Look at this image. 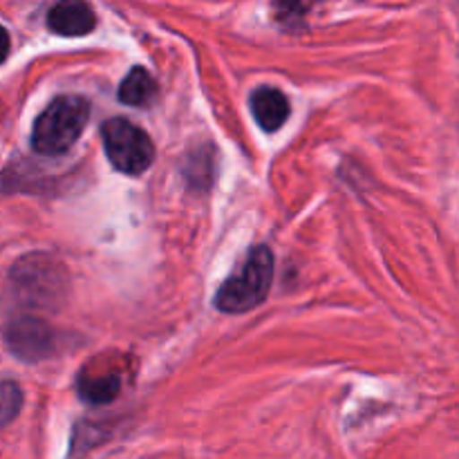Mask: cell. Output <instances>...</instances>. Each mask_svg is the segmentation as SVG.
Listing matches in <instances>:
<instances>
[{
    "instance_id": "cell-8",
    "label": "cell",
    "mask_w": 459,
    "mask_h": 459,
    "mask_svg": "<svg viewBox=\"0 0 459 459\" xmlns=\"http://www.w3.org/2000/svg\"><path fill=\"white\" fill-rule=\"evenodd\" d=\"M81 399L88 403H108L119 394L121 377L119 372L108 368H83L76 381Z\"/></svg>"
},
{
    "instance_id": "cell-1",
    "label": "cell",
    "mask_w": 459,
    "mask_h": 459,
    "mask_svg": "<svg viewBox=\"0 0 459 459\" xmlns=\"http://www.w3.org/2000/svg\"><path fill=\"white\" fill-rule=\"evenodd\" d=\"M90 117V103L76 94L54 99L34 121L31 146L40 155H61L81 137Z\"/></svg>"
},
{
    "instance_id": "cell-9",
    "label": "cell",
    "mask_w": 459,
    "mask_h": 459,
    "mask_svg": "<svg viewBox=\"0 0 459 459\" xmlns=\"http://www.w3.org/2000/svg\"><path fill=\"white\" fill-rule=\"evenodd\" d=\"M157 83L143 67H133L119 85V101L126 106H148L155 99Z\"/></svg>"
},
{
    "instance_id": "cell-2",
    "label": "cell",
    "mask_w": 459,
    "mask_h": 459,
    "mask_svg": "<svg viewBox=\"0 0 459 459\" xmlns=\"http://www.w3.org/2000/svg\"><path fill=\"white\" fill-rule=\"evenodd\" d=\"M272 278L273 254L267 247H255L249 251L240 272L222 282L215 296V307L227 314H242L258 307L272 290Z\"/></svg>"
},
{
    "instance_id": "cell-4",
    "label": "cell",
    "mask_w": 459,
    "mask_h": 459,
    "mask_svg": "<svg viewBox=\"0 0 459 459\" xmlns=\"http://www.w3.org/2000/svg\"><path fill=\"white\" fill-rule=\"evenodd\" d=\"M58 273L54 272V263L45 255H31L25 258L21 264L13 267V285L16 294L27 296L30 300H54L56 291L61 290L58 285Z\"/></svg>"
},
{
    "instance_id": "cell-10",
    "label": "cell",
    "mask_w": 459,
    "mask_h": 459,
    "mask_svg": "<svg viewBox=\"0 0 459 459\" xmlns=\"http://www.w3.org/2000/svg\"><path fill=\"white\" fill-rule=\"evenodd\" d=\"M22 403V394L21 388H18L13 381H4L3 384V421L9 424V421L16 417V412L21 411Z\"/></svg>"
},
{
    "instance_id": "cell-5",
    "label": "cell",
    "mask_w": 459,
    "mask_h": 459,
    "mask_svg": "<svg viewBox=\"0 0 459 459\" xmlns=\"http://www.w3.org/2000/svg\"><path fill=\"white\" fill-rule=\"evenodd\" d=\"M7 345L25 361H40L54 350V332L43 321L21 316L7 325Z\"/></svg>"
},
{
    "instance_id": "cell-7",
    "label": "cell",
    "mask_w": 459,
    "mask_h": 459,
    "mask_svg": "<svg viewBox=\"0 0 459 459\" xmlns=\"http://www.w3.org/2000/svg\"><path fill=\"white\" fill-rule=\"evenodd\" d=\"M251 112H254V119L258 121V126L263 130H273L281 128L282 124L290 117V101H287L285 94L278 88H269V85H260L249 99Z\"/></svg>"
},
{
    "instance_id": "cell-6",
    "label": "cell",
    "mask_w": 459,
    "mask_h": 459,
    "mask_svg": "<svg viewBox=\"0 0 459 459\" xmlns=\"http://www.w3.org/2000/svg\"><path fill=\"white\" fill-rule=\"evenodd\" d=\"M97 25L94 9L88 3L65 0L56 3L48 12V27L61 36H85Z\"/></svg>"
},
{
    "instance_id": "cell-3",
    "label": "cell",
    "mask_w": 459,
    "mask_h": 459,
    "mask_svg": "<svg viewBox=\"0 0 459 459\" xmlns=\"http://www.w3.org/2000/svg\"><path fill=\"white\" fill-rule=\"evenodd\" d=\"M103 148L117 170L126 175H142L155 157V146L146 130L126 117H112L101 126Z\"/></svg>"
}]
</instances>
